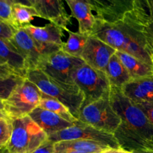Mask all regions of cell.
Segmentation results:
<instances>
[{
  "label": "cell",
  "mask_w": 153,
  "mask_h": 153,
  "mask_svg": "<svg viewBox=\"0 0 153 153\" xmlns=\"http://www.w3.org/2000/svg\"><path fill=\"white\" fill-rule=\"evenodd\" d=\"M110 99L121 119L114 134L120 147L131 152L153 149V125L143 111L127 98L121 88L111 86Z\"/></svg>",
  "instance_id": "1"
},
{
  "label": "cell",
  "mask_w": 153,
  "mask_h": 153,
  "mask_svg": "<svg viewBox=\"0 0 153 153\" xmlns=\"http://www.w3.org/2000/svg\"><path fill=\"white\" fill-rule=\"evenodd\" d=\"M91 35L98 37L117 51L134 55L152 66L147 39L137 24L133 8L112 22L97 16Z\"/></svg>",
  "instance_id": "2"
},
{
  "label": "cell",
  "mask_w": 153,
  "mask_h": 153,
  "mask_svg": "<svg viewBox=\"0 0 153 153\" xmlns=\"http://www.w3.org/2000/svg\"><path fill=\"white\" fill-rule=\"evenodd\" d=\"M27 79L34 84L43 94L65 105L78 120L85 101V96L76 84H67L52 79L39 69L27 72Z\"/></svg>",
  "instance_id": "3"
},
{
  "label": "cell",
  "mask_w": 153,
  "mask_h": 153,
  "mask_svg": "<svg viewBox=\"0 0 153 153\" xmlns=\"http://www.w3.org/2000/svg\"><path fill=\"white\" fill-rule=\"evenodd\" d=\"M12 131L6 149L11 153H32L48 140V135L29 115L10 119Z\"/></svg>",
  "instance_id": "4"
},
{
  "label": "cell",
  "mask_w": 153,
  "mask_h": 153,
  "mask_svg": "<svg viewBox=\"0 0 153 153\" xmlns=\"http://www.w3.org/2000/svg\"><path fill=\"white\" fill-rule=\"evenodd\" d=\"M78 120L113 134L121 123L120 117L111 102L110 94L83 106Z\"/></svg>",
  "instance_id": "5"
},
{
  "label": "cell",
  "mask_w": 153,
  "mask_h": 153,
  "mask_svg": "<svg viewBox=\"0 0 153 153\" xmlns=\"http://www.w3.org/2000/svg\"><path fill=\"white\" fill-rule=\"evenodd\" d=\"M43 93L26 78L4 100V111L10 119L28 116L40 105Z\"/></svg>",
  "instance_id": "6"
},
{
  "label": "cell",
  "mask_w": 153,
  "mask_h": 153,
  "mask_svg": "<svg viewBox=\"0 0 153 153\" xmlns=\"http://www.w3.org/2000/svg\"><path fill=\"white\" fill-rule=\"evenodd\" d=\"M72 79L85 96L82 107L110 94L111 85L105 73L85 63L75 70Z\"/></svg>",
  "instance_id": "7"
},
{
  "label": "cell",
  "mask_w": 153,
  "mask_h": 153,
  "mask_svg": "<svg viewBox=\"0 0 153 153\" xmlns=\"http://www.w3.org/2000/svg\"><path fill=\"white\" fill-rule=\"evenodd\" d=\"M10 42L26 61L28 70L38 69L47 57L61 50V46L41 43L33 39L25 28L15 31Z\"/></svg>",
  "instance_id": "8"
},
{
  "label": "cell",
  "mask_w": 153,
  "mask_h": 153,
  "mask_svg": "<svg viewBox=\"0 0 153 153\" xmlns=\"http://www.w3.org/2000/svg\"><path fill=\"white\" fill-rule=\"evenodd\" d=\"M53 143L73 140H88L100 142L109 147L120 148L113 134L100 131L91 126L78 120L72 126L48 136Z\"/></svg>",
  "instance_id": "9"
},
{
  "label": "cell",
  "mask_w": 153,
  "mask_h": 153,
  "mask_svg": "<svg viewBox=\"0 0 153 153\" xmlns=\"http://www.w3.org/2000/svg\"><path fill=\"white\" fill-rule=\"evenodd\" d=\"M84 63L82 58L71 56L59 50L47 57L38 69L55 80L73 84V73Z\"/></svg>",
  "instance_id": "10"
},
{
  "label": "cell",
  "mask_w": 153,
  "mask_h": 153,
  "mask_svg": "<svg viewBox=\"0 0 153 153\" xmlns=\"http://www.w3.org/2000/svg\"><path fill=\"white\" fill-rule=\"evenodd\" d=\"M117 50L95 36L91 35L82 52L81 58L86 64L105 72L112 55Z\"/></svg>",
  "instance_id": "11"
},
{
  "label": "cell",
  "mask_w": 153,
  "mask_h": 153,
  "mask_svg": "<svg viewBox=\"0 0 153 153\" xmlns=\"http://www.w3.org/2000/svg\"><path fill=\"white\" fill-rule=\"evenodd\" d=\"M64 1V0H36L34 7L40 18L49 20L67 31L69 29L68 25L72 24V16L66 10Z\"/></svg>",
  "instance_id": "12"
},
{
  "label": "cell",
  "mask_w": 153,
  "mask_h": 153,
  "mask_svg": "<svg viewBox=\"0 0 153 153\" xmlns=\"http://www.w3.org/2000/svg\"><path fill=\"white\" fill-rule=\"evenodd\" d=\"M97 17L114 22L131 10L134 0H88Z\"/></svg>",
  "instance_id": "13"
},
{
  "label": "cell",
  "mask_w": 153,
  "mask_h": 153,
  "mask_svg": "<svg viewBox=\"0 0 153 153\" xmlns=\"http://www.w3.org/2000/svg\"><path fill=\"white\" fill-rule=\"evenodd\" d=\"M123 94L134 103L153 102V76L131 79L121 88Z\"/></svg>",
  "instance_id": "14"
},
{
  "label": "cell",
  "mask_w": 153,
  "mask_h": 153,
  "mask_svg": "<svg viewBox=\"0 0 153 153\" xmlns=\"http://www.w3.org/2000/svg\"><path fill=\"white\" fill-rule=\"evenodd\" d=\"M71 10L72 17L77 19L79 31L82 34L91 35L95 25L97 16L89 3L82 0H64Z\"/></svg>",
  "instance_id": "15"
},
{
  "label": "cell",
  "mask_w": 153,
  "mask_h": 153,
  "mask_svg": "<svg viewBox=\"0 0 153 153\" xmlns=\"http://www.w3.org/2000/svg\"><path fill=\"white\" fill-rule=\"evenodd\" d=\"M29 116L48 136L65 129L74 124L63 119L56 114L39 106L29 114Z\"/></svg>",
  "instance_id": "16"
},
{
  "label": "cell",
  "mask_w": 153,
  "mask_h": 153,
  "mask_svg": "<svg viewBox=\"0 0 153 153\" xmlns=\"http://www.w3.org/2000/svg\"><path fill=\"white\" fill-rule=\"evenodd\" d=\"M0 58L15 75L25 78L28 72L26 61L10 40L0 38Z\"/></svg>",
  "instance_id": "17"
},
{
  "label": "cell",
  "mask_w": 153,
  "mask_h": 153,
  "mask_svg": "<svg viewBox=\"0 0 153 153\" xmlns=\"http://www.w3.org/2000/svg\"><path fill=\"white\" fill-rule=\"evenodd\" d=\"M24 28L37 41L61 46L64 43L62 40L64 37V28L55 23L49 22L44 26H35L31 24Z\"/></svg>",
  "instance_id": "18"
},
{
  "label": "cell",
  "mask_w": 153,
  "mask_h": 153,
  "mask_svg": "<svg viewBox=\"0 0 153 153\" xmlns=\"http://www.w3.org/2000/svg\"><path fill=\"white\" fill-rule=\"evenodd\" d=\"M109 146L94 140H73L54 143L55 153H101Z\"/></svg>",
  "instance_id": "19"
},
{
  "label": "cell",
  "mask_w": 153,
  "mask_h": 153,
  "mask_svg": "<svg viewBox=\"0 0 153 153\" xmlns=\"http://www.w3.org/2000/svg\"><path fill=\"white\" fill-rule=\"evenodd\" d=\"M137 24L148 40H153V0H134Z\"/></svg>",
  "instance_id": "20"
},
{
  "label": "cell",
  "mask_w": 153,
  "mask_h": 153,
  "mask_svg": "<svg viewBox=\"0 0 153 153\" xmlns=\"http://www.w3.org/2000/svg\"><path fill=\"white\" fill-rule=\"evenodd\" d=\"M105 73L112 87L122 88L131 80L128 70L116 53L111 58Z\"/></svg>",
  "instance_id": "21"
},
{
  "label": "cell",
  "mask_w": 153,
  "mask_h": 153,
  "mask_svg": "<svg viewBox=\"0 0 153 153\" xmlns=\"http://www.w3.org/2000/svg\"><path fill=\"white\" fill-rule=\"evenodd\" d=\"M116 55L128 70L131 79L153 76L152 66L126 52L117 51Z\"/></svg>",
  "instance_id": "22"
},
{
  "label": "cell",
  "mask_w": 153,
  "mask_h": 153,
  "mask_svg": "<svg viewBox=\"0 0 153 153\" xmlns=\"http://www.w3.org/2000/svg\"><path fill=\"white\" fill-rule=\"evenodd\" d=\"M12 17L15 29L24 28L31 25L34 17H40L34 6L16 3L12 4Z\"/></svg>",
  "instance_id": "23"
},
{
  "label": "cell",
  "mask_w": 153,
  "mask_h": 153,
  "mask_svg": "<svg viewBox=\"0 0 153 153\" xmlns=\"http://www.w3.org/2000/svg\"><path fill=\"white\" fill-rule=\"evenodd\" d=\"M66 31H67L69 34L68 38L67 41L64 42L61 46V50L71 56L81 58L82 52L91 35L82 34L79 31L74 32L69 29Z\"/></svg>",
  "instance_id": "24"
},
{
  "label": "cell",
  "mask_w": 153,
  "mask_h": 153,
  "mask_svg": "<svg viewBox=\"0 0 153 153\" xmlns=\"http://www.w3.org/2000/svg\"><path fill=\"white\" fill-rule=\"evenodd\" d=\"M39 107L56 114L68 122L75 123L78 121L65 105L46 94H42V99Z\"/></svg>",
  "instance_id": "25"
},
{
  "label": "cell",
  "mask_w": 153,
  "mask_h": 153,
  "mask_svg": "<svg viewBox=\"0 0 153 153\" xmlns=\"http://www.w3.org/2000/svg\"><path fill=\"white\" fill-rule=\"evenodd\" d=\"M25 78L12 75L10 76H0V100L4 101L7 100L12 91Z\"/></svg>",
  "instance_id": "26"
},
{
  "label": "cell",
  "mask_w": 153,
  "mask_h": 153,
  "mask_svg": "<svg viewBox=\"0 0 153 153\" xmlns=\"http://www.w3.org/2000/svg\"><path fill=\"white\" fill-rule=\"evenodd\" d=\"M11 131L12 125L10 118H0V150L7 148Z\"/></svg>",
  "instance_id": "27"
},
{
  "label": "cell",
  "mask_w": 153,
  "mask_h": 153,
  "mask_svg": "<svg viewBox=\"0 0 153 153\" xmlns=\"http://www.w3.org/2000/svg\"><path fill=\"white\" fill-rule=\"evenodd\" d=\"M0 20L14 28L12 17V4L7 0H0Z\"/></svg>",
  "instance_id": "28"
},
{
  "label": "cell",
  "mask_w": 153,
  "mask_h": 153,
  "mask_svg": "<svg viewBox=\"0 0 153 153\" xmlns=\"http://www.w3.org/2000/svg\"><path fill=\"white\" fill-rule=\"evenodd\" d=\"M15 29L11 25L0 20V38L10 40L14 34Z\"/></svg>",
  "instance_id": "29"
},
{
  "label": "cell",
  "mask_w": 153,
  "mask_h": 153,
  "mask_svg": "<svg viewBox=\"0 0 153 153\" xmlns=\"http://www.w3.org/2000/svg\"><path fill=\"white\" fill-rule=\"evenodd\" d=\"M32 153H55L54 143L48 140Z\"/></svg>",
  "instance_id": "30"
},
{
  "label": "cell",
  "mask_w": 153,
  "mask_h": 153,
  "mask_svg": "<svg viewBox=\"0 0 153 153\" xmlns=\"http://www.w3.org/2000/svg\"><path fill=\"white\" fill-rule=\"evenodd\" d=\"M136 104V103H135ZM143 111L146 116L148 117L150 122L153 125V102L152 103H138L136 104Z\"/></svg>",
  "instance_id": "31"
},
{
  "label": "cell",
  "mask_w": 153,
  "mask_h": 153,
  "mask_svg": "<svg viewBox=\"0 0 153 153\" xmlns=\"http://www.w3.org/2000/svg\"><path fill=\"white\" fill-rule=\"evenodd\" d=\"M101 153H128V151H126L123 149L122 148H112L108 147Z\"/></svg>",
  "instance_id": "32"
},
{
  "label": "cell",
  "mask_w": 153,
  "mask_h": 153,
  "mask_svg": "<svg viewBox=\"0 0 153 153\" xmlns=\"http://www.w3.org/2000/svg\"><path fill=\"white\" fill-rule=\"evenodd\" d=\"M12 75H15L9 68L5 67L0 66V76H10Z\"/></svg>",
  "instance_id": "33"
},
{
  "label": "cell",
  "mask_w": 153,
  "mask_h": 153,
  "mask_svg": "<svg viewBox=\"0 0 153 153\" xmlns=\"http://www.w3.org/2000/svg\"><path fill=\"white\" fill-rule=\"evenodd\" d=\"M148 45H149V51L150 54L151 60H152V67L153 69V40H148Z\"/></svg>",
  "instance_id": "34"
},
{
  "label": "cell",
  "mask_w": 153,
  "mask_h": 153,
  "mask_svg": "<svg viewBox=\"0 0 153 153\" xmlns=\"http://www.w3.org/2000/svg\"><path fill=\"white\" fill-rule=\"evenodd\" d=\"M9 2L11 3L12 4H16V3H22V4H28V5H31L26 0H7ZM32 6V5H31Z\"/></svg>",
  "instance_id": "35"
},
{
  "label": "cell",
  "mask_w": 153,
  "mask_h": 153,
  "mask_svg": "<svg viewBox=\"0 0 153 153\" xmlns=\"http://www.w3.org/2000/svg\"><path fill=\"white\" fill-rule=\"evenodd\" d=\"M131 153H153V149H145V150H137Z\"/></svg>",
  "instance_id": "36"
},
{
  "label": "cell",
  "mask_w": 153,
  "mask_h": 153,
  "mask_svg": "<svg viewBox=\"0 0 153 153\" xmlns=\"http://www.w3.org/2000/svg\"><path fill=\"white\" fill-rule=\"evenodd\" d=\"M4 117H8L4 112V111L0 110V118H4Z\"/></svg>",
  "instance_id": "37"
},
{
  "label": "cell",
  "mask_w": 153,
  "mask_h": 153,
  "mask_svg": "<svg viewBox=\"0 0 153 153\" xmlns=\"http://www.w3.org/2000/svg\"><path fill=\"white\" fill-rule=\"evenodd\" d=\"M0 66H2V67H7V68H9V67L7 66V64H6L5 63H4V61H3L1 59V58H0ZM9 69H10V68H9Z\"/></svg>",
  "instance_id": "38"
},
{
  "label": "cell",
  "mask_w": 153,
  "mask_h": 153,
  "mask_svg": "<svg viewBox=\"0 0 153 153\" xmlns=\"http://www.w3.org/2000/svg\"><path fill=\"white\" fill-rule=\"evenodd\" d=\"M26 1H28V2L29 3V4H31V5L34 6V4H35L36 0H26Z\"/></svg>",
  "instance_id": "39"
},
{
  "label": "cell",
  "mask_w": 153,
  "mask_h": 153,
  "mask_svg": "<svg viewBox=\"0 0 153 153\" xmlns=\"http://www.w3.org/2000/svg\"><path fill=\"white\" fill-rule=\"evenodd\" d=\"M0 110L4 111V103H3L2 100H0Z\"/></svg>",
  "instance_id": "40"
},
{
  "label": "cell",
  "mask_w": 153,
  "mask_h": 153,
  "mask_svg": "<svg viewBox=\"0 0 153 153\" xmlns=\"http://www.w3.org/2000/svg\"><path fill=\"white\" fill-rule=\"evenodd\" d=\"M1 153H11V152H9V151L7 150V149H3L2 152H1Z\"/></svg>",
  "instance_id": "41"
},
{
  "label": "cell",
  "mask_w": 153,
  "mask_h": 153,
  "mask_svg": "<svg viewBox=\"0 0 153 153\" xmlns=\"http://www.w3.org/2000/svg\"><path fill=\"white\" fill-rule=\"evenodd\" d=\"M82 1H86V2H88V0H82Z\"/></svg>",
  "instance_id": "42"
},
{
  "label": "cell",
  "mask_w": 153,
  "mask_h": 153,
  "mask_svg": "<svg viewBox=\"0 0 153 153\" xmlns=\"http://www.w3.org/2000/svg\"><path fill=\"white\" fill-rule=\"evenodd\" d=\"M2 150H3V149H1V150H0V153H1V152H2Z\"/></svg>",
  "instance_id": "43"
},
{
  "label": "cell",
  "mask_w": 153,
  "mask_h": 153,
  "mask_svg": "<svg viewBox=\"0 0 153 153\" xmlns=\"http://www.w3.org/2000/svg\"><path fill=\"white\" fill-rule=\"evenodd\" d=\"M128 153H131V152H128Z\"/></svg>",
  "instance_id": "44"
},
{
  "label": "cell",
  "mask_w": 153,
  "mask_h": 153,
  "mask_svg": "<svg viewBox=\"0 0 153 153\" xmlns=\"http://www.w3.org/2000/svg\"><path fill=\"white\" fill-rule=\"evenodd\" d=\"M70 153H73V152H70Z\"/></svg>",
  "instance_id": "45"
}]
</instances>
